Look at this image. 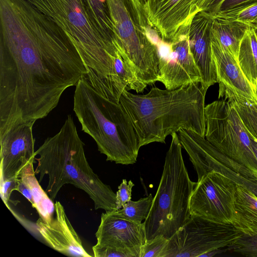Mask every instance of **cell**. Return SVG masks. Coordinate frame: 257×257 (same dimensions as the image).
Returning <instances> with one entry per match:
<instances>
[{
  "label": "cell",
  "mask_w": 257,
  "mask_h": 257,
  "mask_svg": "<svg viewBox=\"0 0 257 257\" xmlns=\"http://www.w3.org/2000/svg\"><path fill=\"white\" fill-rule=\"evenodd\" d=\"M87 73L50 18L27 0H0V136L47 116Z\"/></svg>",
  "instance_id": "6da1fadb"
},
{
  "label": "cell",
  "mask_w": 257,
  "mask_h": 257,
  "mask_svg": "<svg viewBox=\"0 0 257 257\" xmlns=\"http://www.w3.org/2000/svg\"><path fill=\"white\" fill-rule=\"evenodd\" d=\"M208 89L201 82L170 90L152 87L145 94L124 90L119 102L128 115L141 147L165 143L166 137L180 130L205 137V99Z\"/></svg>",
  "instance_id": "7a4b0ae2"
},
{
  "label": "cell",
  "mask_w": 257,
  "mask_h": 257,
  "mask_svg": "<svg viewBox=\"0 0 257 257\" xmlns=\"http://www.w3.org/2000/svg\"><path fill=\"white\" fill-rule=\"evenodd\" d=\"M35 154L39 157L35 159L38 162L35 173L39 175V182L48 175L46 192L52 201L64 185L70 184L86 193L95 209L117 210L116 193L90 167L70 115L60 131L46 139Z\"/></svg>",
  "instance_id": "3957f363"
},
{
  "label": "cell",
  "mask_w": 257,
  "mask_h": 257,
  "mask_svg": "<svg viewBox=\"0 0 257 257\" xmlns=\"http://www.w3.org/2000/svg\"><path fill=\"white\" fill-rule=\"evenodd\" d=\"M27 1L68 36L87 71L82 78L99 92H109L116 88L118 81L114 62L121 55L109 45L94 28L83 0Z\"/></svg>",
  "instance_id": "277c9868"
},
{
  "label": "cell",
  "mask_w": 257,
  "mask_h": 257,
  "mask_svg": "<svg viewBox=\"0 0 257 257\" xmlns=\"http://www.w3.org/2000/svg\"><path fill=\"white\" fill-rule=\"evenodd\" d=\"M75 86L73 110L82 130L95 141L106 161L122 165L135 163L140 141L120 103L103 97L83 78Z\"/></svg>",
  "instance_id": "5b68a950"
},
{
  "label": "cell",
  "mask_w": 257,
  "mask_h": 257,
  "mask_svg": "<svg viewBox=\"0 0 257 257\" xmlns=\"http://www.w3.org/2000/svg\"><path fill=\"white\" fill-rule=\"evenodd\" d=\"M167 152L163 171L150 213L145 220L146 239H170L191 216L189 200L197 182L190 179L177 133Z\"/></svg>",
  "instance_id": "8992f818"
},
{
  "label": "cell",
  "mask_w": 257,
  "mask_h": 257,
  "mask_svg": "<svg viewBox=\"0 0 257 257\" xmlns=\"http://www.w3.org/2000/svg\"><path fill=\"white\" fill-rule=\"evenodd\" d=\"M120 54L146 88L159 81L160 54L144 11L131 0H107Z\"/></svg>",
  "instance_id": "52a82bcc"
},
{
  "label": "cell",
  "mask_w": 257,
  "mask_h": 257,
  "mask_svg": "<svg viewBox=\"0 0 257 257\" xmlns=\"http://www.w3.org/2000/svg\"><path fill=\"white\" fill-rule=\"evenodd\" d=\"M205 139L219 151L251 171L257 180V160L247 132L232 104L215 100L205 107Z\"/></svg>",
  "instance_id": "ba28073f"
},
{
  "label": "cell",
  "mask_w": 257,
  "mask_h": 257,
  "mask_svg": "<svg viewBox=\"0 0 257 257\" xmlns=\"http://www.w3.org/2000/svg\"><path fill=\"white\" fill-rule=\"evenodd\" d=\"M243 234L232 224L191 214L169 239L163 257H202L207 252L229 247Z\"/></svg>",
  "instance_id": "9c48e42d"
},
{
  "label": "cell",
  "mask_w": 257,
  "mask_h": 257,
  "mask_svg": "<svg viewBox=\"0 0 257 257\" xmlns=\"http://www.w3.org/2000/svg\"><path fill=\"white\" fill-rule=\"evenodd\" d=\"M214 0H145L143 4L147 24L161 41L170 43L189 34L194 17L210 14Z\"/></svg>",
  "instance_id": "30bf717a"
},
{
  "label": "cell",
  "mask_w": 257,
  "mask_h": 257,
  "mask_svg": "<svg viewBox=\"0 0 257 257\" xmlns=\"http://www.w3.org/2000/svg\"><path fill=\"white\" fill-rule=\"evenodd\" d=\"M236 183L224 174L211 170L197 181L189 200L191 214L214 222L233 224Z\"/></svg>",
  "instance_id": "8fae6325"
},
{
  "label": "cell",
  "mask_w": 257,
  "mask_h": 257,
  "mask_svg": "<svg viewBox=\"0 0 257 257\" xmlns=\"http://www.w3.org/2000/svg\"><path fill=\"white\" fill-rule=\"evenodd\" d=\"M160 44H157L160 54L158 81L166 89L173 90L193 83H202L200 71L189 47V34L170 43L162 41Z\"/></svg>",
  "instance_id": "7c38bea8"
},
{
  "label": "cell",
  "mask_w": 257,
  "mask_h": 257,
  "mask_svg": "<svg viewBox=\"0 0 257 257\" xmlns=\"http://www.w3.org/2000/svg\"><path fill=\"white\" fill-rule=\"evenodd\" d=\"M211 48L219 84L218 98L257 106L256 87L246 77L239 64L211 32Z\"/></svg>",
  "instance_id": "4fadbf2b"
},
{
  "label": "cell",
  "mask_w": 257,
  "mask_h": 257,
  "mask_svg": "<svg viewBox=\"0 0 257 257\" xmlns=\"http://www.w3.org/2000/svg\"><path fill=\"white\" fill-rule=\"evenodd\" d=\"M95 236L97 244L114 248L128 257H140L142 247L147 240L144 222L121 217L113 211L101 214Z\"/></svg>",
  "instance_id": "5bb4252c"
},
{
  "label": "cell",
  "mask_w": 257,
  "mask_h": 257,
  "mask_svg": "<svg viewBox=\"0 0 257 257\" xmlns=\"http://www.w3.org/2000/svg\"><path fill=\"white\" fill-rule=\"evenodd\" d=\"M35 122L19 124L0 136V181L17 177L26 164L35 158Z\"/></svg>",
  "instance_id": "9a60e30c"
},
{
  "label": "cell",
  "mask_w": 257,
  "mask_h": 257,
  "mask_svg": "<svg viewBox=\"0 0 257 257\" xmlns=\"http://www.w3.org/2000/svg\"><path fill=\"white\" fill-rule=\"evenodd\" d=\"M55 217L49 222L39 217L36 228L44 241L54 250L67 256L91 257L85 249L59 201L55 203Z\"/></svg>",
  "instance_id": "2e32d148"
},
{
  "label": "cell",
  "mask_w": 257,
  "mask_h": 257,
  "mask_svg": "<svg viewBox=\"0 0 257 257\" xmlns=\"http://www.w3.org/2000/svg\"><path fill=\"white\" fill-rule=\"evenodd\" d=\"M212 21L208 13L200 12L192 20L189 31L190 50L200 71L202 83L207 89L218 83L211 48Z\"/></svg>",
  "instance_id": "e0dca14e"
},
{
  "label": "cell",
  "mask_w": 257,
  "mask_h": 257,
  "mask_svg": "<svg viewBox=\"0 0 257 257\" xmlns=\"http://www.w3.org/2000/svg\"><path fill=\"white\" fill-rule=\"evenodd\" d=\"M235 219L233 225L244 234H257V196L246 187L236 184Z\"/></svg>",
  "instance_id": "ac0fdd59"
},
{
  "label": "cell",
  "mask_w": 257,
  "mask_h": 257,
  "mask_svg": "<svg viewBox=\"0 0 257 257\" xmlns=\"http://www.w3.org/2000/svg\"><path fill=\"white\" fill-rule=\"evenodd\" d=\"M35 158L31 159L23 168L17 176L29 189L33 199L32 206L37 211L40 218L50 221L55 212V203L45 191L35 177L33 164Z\"/></svg>",
  "instance_id": "d6986e66"
},
{
  "label": "cell",
  "mask_w": 257,
  "mask_h": 257,
  "mask_svg": "<svg viewBox=\"0 0 257 257\" xmlns=\"http://www.w3.org/2000/svg\"><path fill=\"white\" fill-rule=\"evenodd\" d=\"M89 17L98 33L111 47L119 52L116 33L107 0H83Z\"/></svg>",
  "instance_id": "ffe728a7"
},
{
  "label": "cell",
  "mask_w": 257,
  "mask_h": 257,
  "mask_svg": "<svg viewBox=\"0 0 257 257\" xmlns=\"http://www.w3.org/2000/svg\"><path fill=\"white\" fill-rule=\"evenodd\" d=\"M212 19V32L223 49L238 62L240 43L249 25L214 17Z\"/></svg>",
  "instance_id": "44dd1931"
},
{
  "label": "cell",
  "mask_w": 257,
  "mask_h": 257,
  "mask_svg": "<svg viewBox=\"0 0 257 257\" xmlns=\"http://www.w3.org/2000/svg\"><path fill=\"white\" fill-rule=\"evenodd\" d=\"M238 62L247 79L255 86L257 78V35L249 25L241 42Z\"/></svg>",
  "instance_id": "7402d4cb"
},
{
  "label": "cell",
  "mask_w": 257,
  "mask_h": 257,
  "mask_svg": "<svg viewBox=\"0 0 257 257\" xmlns=\"http://www.w3.org/2000/svg\"><path fill=\"white\" fill-rule=\"evenodd\" d=\"M211 17L254 26L257 24V1L221 10Z\"/></svg>",
  "instance_id": "603a6c76"
},
{
  "label": "cell",
  "mask_w": 257,
  "mask_h": 257,
  "mask_svg": "<svg viewBox=\"0 0 257 257\" xmlns=\"http://www.w3.org/2000/svg\"><path fill=\"white\" fill-rule=\"evenodd\" d=\"M152 194L138 201L130 200L121 208L114 210L118 216L133 221L142 223L148 217L153 203Z\"/></svg>",
  "instance_id": "cb8c5ba5"
},
{
  "label": "cell",
  "mask_w": 257,
  "mask_h": 257,
  "mask_svg": "<svg viewBox=\"0 0 257 257\" xmlns=\"http://www.w3.org/2000/svg\"><path fill=\"white\" fill-rule=\"evenodd\" d=\"M229 102L238 112L247 131L257 139V106L236 100Z\"/></svg>",
  "instance_id": "d4e9b609"
},
{
  "label": "cell",
  "mask_w": 257,
  "mask_h": 257,
  "mask_svg": "<svg viewBox=\"0 0 257 257\" xmlns=\"http://www.w3.org/2000/svg\"><path fill=\"white\" fill-rule=\"evenodd\" d=\"M214 169L230 178L236 184L248 189L257 196V180L254 177L243 175L221 161L215 162Z\"/></svg>",
  "instance_id": "484cf974"
},
{
  "label": "cell",
  "mask_w": 257,
  "mask_h": 257,
  "mask_svg": "<svg viewBox=\"0 0 257 257\" xmlns=\"http://www.w3.org/2000/svg\"><path fill=\"white\" fill-rule=\"evenodd\" d=\"M228 249L245 256L257 257V234H243Z\"/></svg>",
  "instance_id": "4316f807"
},
{
  "label": "cell",
  "mask_w": 257,
  "mask_h": 257,
  "mask_svg": "<svg viewBox=\"0 0 257 257\" xmlns=\"http://www.w3.org/2000/svg\"><path fill=\"white\" fill-rule=\"evenodd\" d=\"M169 239L163 235H158L146 240L143 245L140 257H163Z\"/></svg>",
  "instance_id": "83f0119b"
},
{
  "label": "cell",
  "mask_w": 257,
  "mask_h": 257,
  "mask_svg": "<svg viewBox=\"0 0 257 257\" xmlns=\"http://www.w3.org/2000/svg\"><path fill=\"white\" fill-rule=\"evenodd\" d=\"M134 184L131 180L128 182L123 179L118 187L116 193L117 209L121 208L126 203L131 200L132 188Z\"/></svg>",
  "instance_id": "f1b7e54d"
},
{
  "label": "cell",
  "mask_w": 257,
  "mask_h": 257,
  "mask_svg": "<svg viewBox=\"0 0 257 257\" xmlns=\"http://www.w3.org/2000/svg\"><path fill=\"white\" fill-rule=\"evenodd\" d=\"M17 177L10 179L0 181V194L1 198L9 207L8 203L10 201L11 195L12 192L16 190L17 185Z\"/></svg>",
  "instance_id": "f546056e"
},
{
  "label": "cell",
  "mask_w": 257,
  "mask_h": 257,
  "mask_svg": "<svg viewBox=\"0 0 257 257\" xmlns=\"http://www.w3.org/2000/svg\"><path fill=\"white\" fill-rule=\"evenodd\" d=\"M92 250L95 257H128L123 252L97 243L92 247Z\"/></svg>",
  "instance_id": "4dcf8cb0"
},
{
  "label": "cell",
  "mask_w": 257,
  "mask_h": 257,
  "mask_svg": "<svg viewBox=\"0 0 257 257\" xmlns=\"http://www.w3.org/2000/svg\"><path fill=\"white\" fill-rule=\"evenodd\" d=\"M255 1L257 0H225L221 7L220 11L229 9L240 5Z\"/></svg>",
  "instance_id": "1f68e13d"
},
{
  "label": "cell",
  "mask_w": 257,
  "mask_h": 257,
  "mask_svg": "<svg viewBox=\"0 0 257 257\" xmlns=\"http://www.w3.org/2000/svg\"><path fill=\"white\" fill-rule=\"evenodd\" d=\"M225 0H214L211 13L209 14L211 16H214L220 10L223 3Z\"/></svg>",
  "instance_id": "d6a6232c"
},
{
  "label": "cell",
  "mask_w": 257,
  "mask_h": 257,
  "mask_svg": "<svg viewBox=\"0 0 257 257\" xmlns=\"http://www.w3.org/2000/svg\"><path fill=\"white\" fill-rule=\"evenodd\" d=\"M247 133H248V136H249L250 140L252 150L254 155L257 160V139L256 138H255L248 132H247Z\"/></svg>",
  "instance_id": "836d02e7"
},
{
  "label": "cell",
  "mask_w": 257,
  "mask_h": 257,
  "mask_svg": "<svg viewBox=\"0 0 257 257\" xmlns=\"http://www.w3.org/2000/svg\"><path fill=\"white\" fill-rule=\"evenodd\" d=\"M133 5L138 8L143 9V5L141 0H131Z\"/></svg>",
  "instance_id": "e575fe53"
},
{
  "label": "cell",
  "mask_w": 257,
  "mask_h": 257,
  "mask_svg": "<svg viewBox=\"0 0 257 257\" xmlns=\"http://www.w3.org/2000/svg\"><path fill=\"white\" fill-rule=\"evenodd\" d=\"M255 28V31H256V35H257V24H256L255 25L253 26Z\"/></svg>",
  "instance_id": "d590c367"
},
{
  "label": "cell",
  "mask_w": 257,
  "mask_h": 257,
  "mask_svg": "<svg viewBox=\"0 0 257 257\" xmlns=\"http://www.w3.org/2000/svg\"><path fill=\"white\" fill-rule=\"evenodd\" d=\"M255 87H256V91H257V78L256 79Z\"/></svg>",
  "instance_id": "8d00e7d4"
},
{
  "label": "cell",
  "mask_w": 257,
  "mask_h": 257,
  "mask_svg": "<svg viewBox=\"0 0 257 257\" xmlns=\"http://www.w3.org/2000/svg\"><path fill=\"white\" fill-rule=\"evenodd\" d=\"M142 2H144L145 0H141Z\"/></svg>",
  "instance_id": "74e56055"
}]
</instances>
